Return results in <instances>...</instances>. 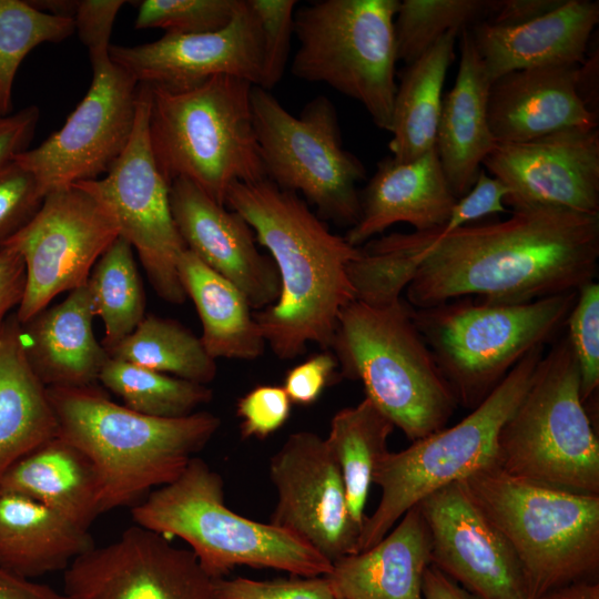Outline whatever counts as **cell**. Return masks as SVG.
Here are the masks:
<instances>
[{
	"label": "cell",
	"mask_w": 599,
	"mask_h": 599,
	"mask_svg": "<svg viewBox=\"0 0 599 599\" xmlns=\"http://www.w3.org/2000/svg\"><path fill=\"white\" fill-rule=\"evenodd\" d=\"M376 243L415 272L405 288L415 308L473 295L518 304L576 292L596 280L599 215L526 207L506 221L468 224L445 236L392 233Z\"/></svg>",
	"instance_id": "obj_1"
},
{
	"label": "cell",
	"mask_w": 599,
	"mask_h": 599,
	"mask_svg": "<svg viewBox=\"0 0 599 599\" xmlns=\"http://www.w3.org/2000/svg\"><path fill=\"white\" fill-rule=\"evenodd\" d=\"M224 205L247 222L278 273V298L254 314L266 344L284 361L302 355L307 343L331 348L341 312L356 300L347 266L361 247L268 179L234 182Z\"/></svg>",
	"instance_id": "obj_2"
},
{
	"label": "cell",
	"mask_w": 599,
	"mask_h": 599,
	"mask_svg": "<svg viewBox=\"0 0 599 599\" xmlns=\"http://www.w3.org/2000/svg\"><path fill=\"white\" fill-rule=\"evenodd\" d=\"M58 436L93 463L102 514L141 501L152 488L174 481L221 426L209 412L151 417L112 402L100 389L47 387Z\"/></svg>",
	"instance_id": "obj_3"
},
{
	"label": "cell",
	"mask_w": 599,
	"mask_h": 599,
	"mask_svg": "<svg viewBox=\"0 0 599 599\" xmlns=\"http://www.w3.org/2000/svg\"><path fill=\"white\" fill-rule=\"evenodd\" d=\"M148 85L151 149L169 185L187 179L224 205L234 182L266 179L253 124L252 83L215 75L186 89Z\"/></svg>",
	"instance_id": "obj_4"
},
{
	"label": "cell",
	"mask_w": 599,
	"mask_h": 599,
	"mask_svg": "<svg viewBox=\"0 0 599 599\" xmlns=\"http://www.w3.org/2000/svg\"><path fill=\"white\" fill-rule=\"evenodd\" d=\"M404 298L341 312L331 348L341 376L359 380L370 399L415 441L446 427L458 403L418 332Z\"/></svg>",
	"instance_id": "obj_5"
},
{
	"label": "cell",
	"mask_w": 599,
	"mask_h": 599,
	"mask_svg": "<svg viewBox=\"0 0 599 599\" xmlns=\"http://www.w3.org/2000/svg\"><path fill=\"white\" fill-rule=\"evenodd\" d=\"M131 514L135 525L183 539L213 579L238 566L302 577L332 570L329 560L295 536L231 510L221 475L199 457L174 481L134 505Z\"/></svg>",
	"instance_id": "obj_6"
},
{
	"label": "cell",
	"mask_w": 599,
	"mask_h": 599,
	"mask_svg": "<svg viewBox=\"0 0 599 599\" xmlns=\"http://www.w3.org/2000/svg\"><path fill=\"white\" fill-rule=\"evenodd\" d=\"M514 551L527 598L595 580L599 570V495L514 478L496 466L460 480Z\"/></svg>",
	"instance_id": "obj_7"
},
{
	"label": "cell",
	"mask_w": 599,
	"mask_h": 599,
	"mask_svg": "<svg viewBox=\"0 0 599 599\" xmlns=\"http://www.w3.org/2000/svg\"><path fill=\"white\" fill-rule=\"evenodd\" d=\"M578 291L518 304L460 297L414 307V323L458 405L475 408L524 356L556 338Z\"/></svg>",
	"instance_id": "obj_8"
},
{
	"label": "cell",
	"mask_w": 599,
	"mask_h": 599,
	"mask_svg": "<svg viewBox=\"0 0 599 599\" xmlns=\"http://www.w3.org/2000/svg\"><path fill=\"white\" fill-rule=\"evenodd\" d=\"M495 466L517 479L599 495V440L580 397L567 336L537 364L522 399L502 425Z\"/></svg>",
	"instance_id": "obj_9"
},
{
	"label": "cell",
	"mask_w": 599,
	"mask_h": 599,
	"mask_svg": "<svg viewBox=\"0 0 599 599\" xmlns=\"http://www.w3.org/2000/svg\"><path fill=\"white\" fill-rule=\"evenodd\" d=\"M537 346L507 374L494 390L459 423L412 441L404 450L387 451L379 460L373 484L379 502L366 517L357 552L390 531L404 514L428 495L496 464L499 432L526 394L537 364L545 354Z\"/></svg>",
	"instance_id": "obj_10"
},
{
	"label": "cell",
	"mask_w": 599,
	"mask_h": 599,
	"mask_svg": "<svg viewBox=\"0 0 599 599\" xmlns=\"http://www.w3.org/2000/svg\"><path fill=\"white\" fill-rule=\"evenodd\" d=\"M398 0H321L294 12L292 73L358 101L390 132L397 84L394 21Z\"/></svg>",
	"instance_id": "obj_11"
},
{
	"label": "cell",
	"mask_w": 599,
	"mask_h": 599,
	"mask_svg": "<svg viewBox=\"0 0 599 599\" xmlns=\"http://www.w3.org/2000/svg\"><path fill=\"white\" fill-rule=\"evenodd\" d=\"M251 106L266 179L302 193L324 219L352 227L361 213L356 185L366 170L343 148L332 101L318 95L295 116L270 91L253 85Z\"/></svg>",
	"instance_id": "obj_12"
},
{
	"label": "cell",
	"mask_w": 599,
	"mask_h": 599,
	"mask_svg": "<svg viewBox=\"0 0 599 599\" xmlns=\"http://www.w3.org/2000/svg\"><path fill=\"white\" fill-rule=\"evenodd\" d=\"M150 88L139 83L136 116L129 143L105 175L77 185L112 214L119 235L139 254L150 283L164 301L182 304L187 297L177 272L186 250L170 205V185L154 159L149 134Z\"/></svg>",
	"instance_id": "obj_13"
},
{
	"label": "cell",
	"mask_w": 599,
	"mask_h": 599,
	"mask_svg": "<svg viewBox=\"0 0 599 599\" xmlns=\"http://www.w3.org/2000/svg\"><path fill=\"white\" fill-rule=\"evenodd\" d=\"M118 236L112 214L89 192L77 185L49 192L34 217L6 244L26 265L19 322L29 321L57 295L84 286Z\"/></svg>",
	"instance_id": "obj_14"
},
{
	"label": "cell",
	"mask_w": 599,
	"mask_h": 599,
	"mask_svg": "<svg viewBox=\"0 0 599 599\" xmlns=\"http://www.w3.org/2000/svg\"><path fill=\"white\" fill-rule=\"evenodd\" d=\"M90 61V88L64 124L14 159L37 177L45 195L105 174L133 131L138 81L109 53L91 55Z\"/></svg>",
	"instance_id": "obj_15"
},
{
	"label": "cell",
	"mask_w": 599,
	"mask_h": 599,
	"mask_svg": "<svg viewBox=\"0 0 599 599\" xmlns=\"http://www.w3.org/2000/svg\"><path fill=\"white\" fill-rule=\"evenodd\" d=\"M70 599H216L214 579L191 549L141 527L93 546L64 570Z\"/></svg>",
	"instance_id": "obj_16"
},
{
	"label": "cell",
	"mask_w": 599,
	"mask_h": 599,
	"mask_svg": "<svg viewBox=\"0 0 599 599\" xmlns=\"http://www.w3.org/2000/svg\"><path fill=\"white\" fill-rule=\"evenodd\" d=\"M277 493L270 522L314 548L332 564L356 554L361 528L354 522L338 463L325 438L291 434L271 457Z\"/></svg>",
	"instance_id": "obj_17"
},
{
	"label": "cell",
	"mask_w": 599,
	"mask_h": 599,
	"mask_svg": "<svg viewBox=\"0 0 599 599\" xmlns=\"http://www.w3.org/2000/svg\"><path fill=\"white\" fill-rule=\"evenodd\" d=\"M418 505L430 538L432 565L475 599H528L514 551L461 481Z\"/></svg>",
	"instance_id": "obj_18"
},
{
	"label": "cell",
	"mask_w": 599,
	"mask_h": 599,
	"mask_svg": "<svg viewBox=\"0 0 599 599\" xmlns=\"http://www.w3.org/2000/svg\"><path fill=\"white\" fill-rule=\"evenodd\" d=\"M483 164L508 187L514 210L558 207L599 215V131L570 128L497 143Z\"/></svg>",
	"instance_id": "obj_19"
},
{
	"label": "cell",
	"mask_w": 599,
	"mask_h": 599,
	"mask_svg": "<svg viewBox=\"0 0 599 599\" xmlns=\"http://www.w3.org/2000/svg\"><path fill=\"white\" fill-rule=\"evenodd\" d=\"M109 57L138 83L186 89L215 75H231L260 85V23L248 1L241 0L231 22L219 31L165 33L133 47L111 44Z\"/></svg>",
	"instance_id": "obj_20"
},
{
	"label": "cell",
	"mask_w": 599,
	"mask_h": 599,
	"mask_svg": "<svg viewBox=\"0 0 599 599\" xmlns=\"http://www.w3.org/2000/svg\"><path fill=\"white\" fill-rule=\"evenodd\" d=\"M170 205L185 247L232 282L251 308L260 311L276 302L281 291L276 266L258 251L251 226L240 214L184 177L170 184Z\"/></svg>",
	"instance_id": "obj_21"
},
{
	"label": "cell",
	"mask_w": 599,
	"mask_h": 599,
	"mask_svg": "<svg viewBox=\"0 0 599 599\" xmlns=\"http://www.w3.org/2000/svg\"><path fill=\"white\" fill-rule=\"evenodd\" d=\"M580 64L509 72L489 89L487 118L497 143H521L570 128L597 129L578 91Z\"/></svg>",
	"instance_id": "obj_22"
},
{
	"label": "cell",
	"mask_w": 599,
	"mask_h": 599,
	"mask_svg": "<svg viewBox=\"0 0 599 599\" xmlns=\"http://www.w3.org/2000/svg\"><path fill=\"white\" fill-rule=\"evenodd\" d=\"M598 22V1L565 0L529 22L496 26L480 21L470 32L493 83L518 70L581 64Z\"/></svg>",
	"instance_id": "obj_23"
},
{
	"label": "cell",
	"mask_w": 599,
	"mask_h": 599,
	"mask_svg": "<svg viewBox=\"0 0 599 599\" xmlns=\"http://www.w3.org/2000/svg\"><path fill=\"white\" fill-rule=\"evenodd\" d=\"M359 196L358 221L345 235L356 247L395 223H408L416 231L439 229L457 201L436 148L410 162L384 159Z\"/></svg>",
	"instance_id": "obj_24"
},
{
	"label": "cell",
	"mask_w": 599,
	"mask_h": 599,
	"mask_svg": "<svg viewBox=\"0 0 599 599\" xmlns=\"http://www.w3.org/2000/svg\"><path fill=\"white\" fill-rule=\"evenodd\" d=\"M94 316L84 285L20 323L26 357L45 387H89L99 379L110 356L95 338Z\"/></svg>",
	"instance_id": "obj_25"
},
{
	"label": "cell",
	"mask_w": 599,
	"mask_h": 599,
	"mask_svg": "<svg viewBox=\"0 0 599 599\" xmlns=\"http://www.w3.org/2000/svg\"><path fill=\"white\" fill-rule=\"evenodd\" d=\"M430 558V538L417 504L374 546L334 561L326 577L336 598L424 599Z\"/></svg>",
	"instance_id": "obj_26"
},
{
	"label": "cell",
	"mask_w": 599,
	"mask_h": 599,
	"mask_svg": "<svg viewBox=\"0 0 599 599\" xmlns=\"http://www.w3.org/2000/svg\"><path fill=\"white\" fill-rule=\"evenodd\" d=\"M460 60L453 89L443 100L436 151L456 196L474 185L495 141L487 118L491 82L468 28L460 31Z\"/></svg>",
	"instance_id": "obj_27"
},
{
	"label": "cell",
	"mask_w": 599,
	"mask_h": 599,
	"mask_svg": "<svg viewBox=\"0 0 599 599\" xmlns=\"http://www.w3.org/2000/svg\"><path fill=\"white\" fill-rule=\"evenodd\" d=\"M1 494L38 501L87 529L102 514L101 486L93 463L58 435L3 474Z\"/></svg>",
	"instance_id": "obj_28"
},
{
	"label": "cell",
	"mask_w": 599,
	"mask_h": 599,
	"mask_svg": "<svg viewBox=\"0 0 599 599\" xmlns=\"http://www.w3.org/2000/svg\"><path fill=\"white\" fill-rule=\"evenodd\" d=\"M93 546L89 529L32 499L0 495V569L31 580L65 570Z\"/></svg>",
	"instance_id": "obj_29"
},
{
	"label": "cell",
	"mask_w": 599,
	"mask_h": 599,
	"mask_svg": "<svg viewBox=\"0 0 599 599\" xmlns=\"http://www.w3.org/2000/svg\"><path fill=\"white\" fill-rule=\"evenodd\" d=\"M57 435L47 387L28 363L20 322L10 314L0 327V478Z\"/></svg>",
	"instance_id": "obj_30"
},
{
	"label": "cell",
	"mask_w": 599,
	"mask_h": 599,
	"mask_svg": "<svg viewBox=\"0 0 599 599\" xmlns=\"http://www.w3.org/2000/svg\"><path fill=\"white\" fill-rule=\"evenodd\" d=\"M179 277L202 323L201 342L214 359L253 361L266 341L243 293L187 248L177 263Z\"/></svg>",
	"instance_id": "obj_31"
},
{
	"label": "cell",
	"mask_w": 599,
	"mask_h": 599,
	"mask_svg": "<svg viewBox=\"0 0 599 599\" xmlns=\"http://www.w3.org/2000/svg\"><path fill=\"white\" fill-rule=\"evenodd\" d=\"M449 31L425 53L408 64L394 100L392 158L398 162L414 161L435 149L443 105V87L454 59L456 35Z\"/></svg>",
	"instance_id": "obj_32"
},
{
	"label": "cell",
	"mask_w": 599,
	"mask_h": 599,
	"mask_svg": "<svg viewBox=\"0 0 599 599\" xmlns=\"http://www.w3.org/2000/svg\"><path fill=\"white\" fill-rule=\"evenodd\" d=\"M394 428L393 422L367 397L338 410L331 420L325 439L338 463L348 509L361 531L374 471L388 451L387 440Z\"/></svg>",
	"instance_id": "obj_33"
},
{
	"label": "cell",
	"mask_w": 599,
	"mask_h": 599,
	"mask_svg": "<svg viewBox=\"0 0 599 599\" xmlns=\"http://www.w3.org/2000/svg\"><path fill=\"white\" fill-rule=\"evenodd\" d=\"M111 358L206 385L217 372L201 338L177 321L145 315L138 327L113 348Z\"/></svg>",
	"instance_id": "obj_34"
},
{
	"label": "cell",
	"mask_w": 599,
	"mask_h": 599,
	"mask_svg": "<svg viewBox=\"0 0 599 599\" xmlns=\"http://www.w3.org/2000/svg\"><path fill=\"white\" fill-rule=\"evenodd\" d=\"M87 287L94 315L104 324L108 351L129 336L145 316V296L132 246L118 236L94 264Z\"/></svg>",
	"instance_id": "obj_35"
},
{
	"label": "cell",
	"mask_w": 599,
	"mask_h": 599,
	"mask_svg": "<svg viewBox=\"0 0 599 599\" xmlns=\"http://www.w3.org/2000/svg\"><path fill=\"white\" fill-rule=\"evenodd\" d=\"M98 380L120 396L124 406L151 417H184L213 398V392L206 385L111 357Z\"/></svg>",
	"instance_id": "obj_36"
},
{
	"label": "cell",
	"mask_w": 599,
	"mask_h": 599,
	"mask_svg": "<svg viewBox=\"0 0 599 599\" xmlns=\"http://www.w3.org/2000/svg\"><path fill=\"white\" fill-rule=\"evenodd\" d=\"M74 32L72 19L51 14L30 1L0 0V115L12 109L17 71L26 55L44 42H60Z\"/></svg>",
	"instance_id": "obj_37"
},
{
	"label": "cell",
	"mask_w": 599,
	"mask_h": 599,
	"mask_svg": "<svg viewBox=\"0 0 599 599\" xmlns=\"http://www.w3.org/2000/svg\"><path fill=\"white\" fill-rule=\"evenodd\" d=\"M489 0H403L394 21L397 59L407 65L449 31L460 32L486 14Z\"/></svg>",
	"instance_id": "obj_38"
},
{
	"label": "cell",
	"mask_w": 599,
	"mask_h": 599,
	"mask_svg": "<svg viewBox=\"0 0 599 599\" xmlns=\"http://www.w3.org/2000/svg\"><path fill=\"white\" fill-rule=\"evenodd\" d=\"M241 0H143L135 29L162 28L165 33L215 32L233 19Z\"/></svg>",
	"instance_id": "obj_39"
},
{
	"label": "cell",
	"mask_w": 599,
	"mask_h": 599,
	"mask_svg": "<svg viewBox=\"0 0 599 599\" xmlns=\"http://www.w3.org/2000/svg\"><path fill=\"white\" fill-rule=\"evenodd\" d=\"M567 338L580 377V397L585 406L595 403L599 388V284L595 281L578 290L569 313Z\"/></svg>",
	"instance_id": "obj_40"
},
{
	"label": "cell",
	"mask_w": 599,
	"mask_h": 599,
	"mask_svg": "<svg viewBox=\"0 0 599 599\" xmlns=\"http://www.w3.org/2000/svg\"><path fill=\"white\" fill-rule=\"evenodd\" d=\"M257 17L262 37L260 85L270 91L283 78L294 32L295 0H247Z\"/></svg>",
	"instance_id": "obj_41"
},
{
	"label": "cell",
	"mask_w": 599,
	"mask_h": 599,
	"mask_svg": "<svg viewBox=\"0 0 599 599\" xmlns=\"http://www.w3.org/2000/svg\"><path fill=\"white\" fill-rule=\"evenodd\" d=\"M44 197L37 177L17 162L0 171V250L34 217Z\"/></svg>",
	"instance_id": "obj_42"
},
{
	"label": "cell",
	"mask_w": 599,
	"mask_h": 599,
	"mask_svg": "<svg viewBox=\"0 0 599 599\" xmlns=\"http://www.w3.org/2000/svg\"><path fill=\"white\" fill-rule=\"evenodd\" d=\"M216 599H337L326 576L257 580L244 577L214 579Z\"/></svg>",
	"instance_id": "obj_43"
},
{
	"label": "cell",
	"mask_w": 599,
	"mask_h": 599,
	"mask_svg": "<svg viewBox=\"0 0 599 599\" xmlns=\"http://www.w3.org/2000/svg\"><path fill=\"white\" fill-rule=\"evenodd\" d=\"M292 402L282 386H256L236 404L242 438L264 439L287 422Z\"/></svg>",
	"instance_id": "obj_44"
},
{
	"label": "cell",
	"mask_w": 599,
	"mask_h": 599,
	"mask_svg": "<svg viewBox=\"0 0 599 599\" xmlns=\"http://www.w3.org/2000/svg\"><path fill=\"white\" fill-rule=\"evenodd\" d=\"M508 193V187L500 180L480 169L470 190L455 202L445 224L429 230L430 234L445 236L481 217L506 212L504 202Z\"/></svg>",
	"instance_id": "obj_45"
},
{
	"label": "cell",
	"mask_w": 599,
	"mask_h": 599,
	"mask_svg": "<svg viewBox=\"0 0 599 599\" xmlns=\"http://www.w3.org/2000/svg\"><path fill=\"white\" fill-rule=\"evenodd\" d=\"M125 3L122 0H77L73 2L71 19L89 55L109 53L112 27L118 11Z\"/></svg>",
	"instance_id": "obj_46"
},
{
	"label": "cell",
	"mask_w": 599,
	"mask_h": 599,
	"mask_svg": "<svg viewBox=\"0 0 599 599\" xmlns=\"http://www.w3.org/2000/svg\"><path fill=\"white\" fill-rule=\"evenodd\" d=\"M337 368L334 354L318 353L292 367L285 375L282 387L292 404L312 405L321 397Z\"/></svg>",
	"instance_id": "obj_47"
},
{
	"label": "cell",
	"mask_w": 599,
	"mask_h": 599,
	"mask_svg": "<svg viewBox=\"0 0 599 599\" xmlns=\"http://www.w3.org/2000/svg\"><path fill=\"white\" fill-rule=\"evenodd\" d=\"M39 119L40 110L35 105L0 115V171L29 149Z\"/></svg>",
	"instance_id": "obj_48"
},
{
	"label": "cell",
	"mask_w": 599,
	"mask_h": 599,
	"mask_svg": "<svg viewBox=\"0 0 599 599\" xmlns=\"http://www.w3.org/2000/svg\"><path fill=\"white\" fill-rule=\"evenodd\" d=\"M26 265L21 255L10 246L0 250V327L19 305L26 291Z\"/></svg>",
	"instance_id": "obj_49"
},
{
	"label": "cell",
	"mask_w": 599,
	"mask_h": 599,
	"mask_svg": "<svg viewBox=\"0 0 599 599\" xmlns=\"http://www.w3.org/2000/svg\"><path fill=\"white\" fill-rule=\"evenodd\" d=\"M565 0H494L493 19L496 26H517L549 13Z\"/></svg>",
	"instance_id": "obj_50"
},
{
	"label": "cell",
	"mask_w": 599,
	"mask_h": 599,
	"mask_svg": "<svg viewBox=\"0 0 599 599\" xmlns=\"http://www.w3.org/2000/svg\"><path fill=\"white\" fill-rule=\"evenodd\" d=\"M0 599H70L63 591L0 569Z\"/></svg>",
	"instance_id": "obj_51"
},
{
	"label": "cell",
	"mask_w": 599,
	"mask_h": 599,
	"mask_svg": "<svg viewBox=\"0 0 599 599\" xmlns=\"http://www.w3.org/2000/svg\"><path fill=\"white\" fill-rule=\"evenodd\" d=\"M424 599H475L434 565H429L423 578Z\"/></svg>",
	"instance_id": "obj_52"
},
{
	"label": "cell",
	"mask_w": 599,
	"mask_h": 599,
	"mask_svg": "<svg viewBox=\"0 0 599 599\" xmlns=\"http://www.w3.org/2000/svg\"><path fill=\"white\" fill-rule=\"evenodd\" d=\"M535 599H599V583L579 580L555 588Z\"/></svg>",
	"instance_id": "obj_53"
},
{
	"label": "cell",
	"mask_w": 599,
	"mask_h": 599,
	"mask_svg": "<svg viewBox=\"0 0 599 599\" xmlns=\"http://www.w3.org/2000/svg\"><path fill=\"white\" fill-rule=\"evenodd\" d=\"M337 599H342V598H337Z\"/></svg>",
	"instance_id": "obj_54"
}]
</instances>
